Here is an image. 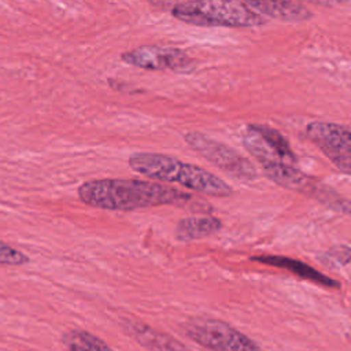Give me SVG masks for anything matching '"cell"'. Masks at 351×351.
Instances as JSON below:
<instances>
[{
    "mask_svg": "<svg viewBox=\"0 0 351 351\" xmlns=\"http://www.w3.org/2000/svg\"><path fill=\"white\" fill-rule=\"evenodd\" d=\"M30 259L26 254L22 251L11 247L10 244H5L0 241V265H8V266H22L27 263Z\"/></svg>",
    "mask_w": 351,
    "mask_h": 351,
    "instance_id": "14",
    "label": "cell"
},
{
    "mask_svg": "<svg viewBox=\"0 0 351 351\" xmlns=\"http://www.w3.org/2000/svg\"><path fill=\"white\" fill-rule=\"evenodd\" d=\"M241 141L244 148L261 163L262 167L271 165L296 166L298 163V158L288 140L278 130L267 125H247Z\"/></svg>",
    "mask_w": 351,
    "mask_h": 351,
    "instance_id": "6",
    "label": "cell"
},
{
    "mask_svg": "<svg viewBox=\"0 0 351 351\" xmlns=\"http://www.w3.org/2000/svg\"><path fill=\"white\" fill-rule=\"evenodd\" d=\"M184 140L195 152L229 176L243 181H254L258 177L255 166L232 147L200 132H188L184 134Z\"/></svg>",
    "mask_w": 351,
    "mask_h": 351,
    "instance_id": "5",
    "label": "cell"
},
{
    "mask_svg": "<svg viewBox=\"0 0 351 351\" xmlns=\"http://www.w3.org/2000/svg\"><path fill=\"white\" fill-rule=\"evenodd\" d=\"M318 5H324V7H339L343 4H347L348 0H310Z\"/></svg>",
    "mask_w": 351,
    "mask_h": 351,
    "instance_id": "17",
    "label": "cell"
},
{
    "mask_svg": "<svg viewBox=\"0 0 351 351\" xmlns=\"http://www.w3.org/2000/svg\"><path fill=\"white\" fill-rule=\"evenodd\" d=\"M326 255L336 258V261L341 265H348V262H350V248H348V245L335 247L330 251H328Z\"/></svg>",
    "mask_w": 351,
    "mask_h": 351,
    "instance_id": "15",
    "label": "cell"
},
{
    "mask_svg": "<svg viewBox=\"0 0 351 351\" xmlns=\"http://www.w3.org/2000/svg\"><path fill=\"white\" fill-rule=\"evenodd\" d=\"M121 59L134 67L144 70H170L180 74H189L195 70L196 62L184 49L160 45H143L121 53Z\"/></svg>",
    "mask_w": 351,
    "mask_h": 351,
    "instance_id": "8",
    "label": "cell"
},
{
    "mask_svg": "<svg viewBox=\"0 0 351 351\" xmlns=\"http://www.w3.org/2000/svg\"><path fill=\"white\" fill-rule=\"evenodd\" d=\"M251 261H255L267 266H274L278 269H285L300 278L308 280L322 287L335 288V289H339L341 287L337 280L330 278L326 274L315 270L313 266L293 258L281 256V255H256V256H251Z\"/></svg>",
    "mask_w": 351,
    "mask_h": 351,
    "instance_id": "10",
    "label": "cell"
},
{
    "mask_svg": "<svg viewBox=\"0 0 351 351\" xmlns=\"http://www.w3.org/2000/svg\"><path fill=\"white\" fill-rule=\"evenodd\" d=\"M221 228H222L221 219L211 215L186 217L177 223L176 237L181 241L199 240L219 232Z\"/></svg>",
    "mask_w": 351,
    "mask_h": 351,
    "instance_id": "12",
    "label": "cell"
},
{
    "mask_svg": "<svg viewBox=\"0 0 351 351\" xmlns=\"http://www.w3.org/2000/svg\"><path fill=\"white\" fill-rule=\"evenodd\" d=\"M132 170L155 181L177 182L193 192L215 197L232 195V186L206 169L158 152H136L128 160Z\"/></svg>",
    "mask_w": 351,
    "mask_h": 351,
    "instance_id": "2",
    "label": "cell"
},
{
    "mask_svg": "<svg viewBox=\"0 0 351 351\" xmlns=\"http://www.w3.org/2000/svg\"><path fill=\"white\" fill-rule=\"evenodd\" d=\"M64 351H114L104 340L82 329H70L62 335Z\"/></svg>",
    "mask_w": 351,
    "mask_h": 351,
    "instance_id": "13",
    "label": "cell"
},
{
    "mask_svg": "<svg viewBox=\"0 0 351 351\" xmlns=\"http://www.w3.org/2000/svg\"><path fill=\"white\" fill-rule=\"evenodd\" d=\"M170 12L184 23L203 27H254L267 23L243 0H186L176 3Z\"/></svg>",
    "mask_w": 351,
    "mask_h": 351,
    "instance_id": "3",
    "label": "cell"
},
{
    "mask_svg": "<svg viewBox=\"0 0 351 351\" xmlns=\"http://www.w3.org/2000/svg\"><path fill=\"white\" fill-rule=\"evenodd\" d=\"M78 197L86 206L112 211L178 204L192 199L189 193L160 182L122 178L86 181L78 186Z\"/></svg>",
    "mask_w": 351,
    "mask_h": 351,
    "instance_id": "1",
    "label": "cell"
},
{
    "mask_svg": "<svg viewBox=\"0 0 351 351\" xmlns=\"http://www.w3.org/2000/svg\"><path fill=\"white\" fill-rule=\"evenodd\" d=\"M128 328L130 335L151 351H192L171 335L159 332L145 324L129 321Z\"/></svg>",
    "mask_w": 351,
    "mask_h": 351,
    "instance_id": "11",
    "label": "cell"
},
{
    "mask_svg": "<svg viewBox=\"0 0 351 351\" xmlns=\"http://www.w3.org/2000/svg\"><path fill=\"white\" fill-rule=\"evenodd\" d=\"M151 5L160 8V10H171L177 0H147Z\"/></svg>",
    "mask_w": 351,
    "mask_h": 351,
    "instance_id": "16",
    "label": "cell"
},
{
    "mask_svg": "<svg viewBox=\"0 0 351 351\" xmlns=\"http://www.w3.org/2000/svg\"><path fill=\"white\" fill-rule=\"evenodd\" d=\"M182 328L191 340L210 351H265L251 337L218 318L195 317Z\"/></svg>",
    "mask_w": 351,
    "mask_h": 351,
    "instance_id": "4",
    "label": "cell"
},
{
    "mask_svg": "<svg viewBox=\"0 0 351 351\" xmlns=\"http://www.w3.org/2000/svg\"><path fill=\"white\" fill-rule=\"evenodd\" d=\"M306 134L321 152L343 173L351 171L350 128L333 122L315 121L306 126Z\"/></svg>",
    "mask_w": 351,
    "mask_h": 351,
    "instance_id": "7",
    "label": "cell"
},
{
    "mask_svg": "<svg viewBox=\"0 0 351 351\" xmlns=\"http://www.w3.org/2000/svg\"><path fill=\"white\" fill-rule=\"evenodd\" d=\"M251 10L262 16H270L284 22H303L313 12L300 0H243Z\"/></svg>",
    "mask_w": 351,
    "mask_h": 351,
    "instance_id": "9",
    "label": "cell"
}]
</instances>
